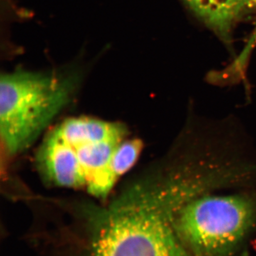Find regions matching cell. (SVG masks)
Returning a JSON list of instances; mask_svg holds the SVG:
<instances>
[{
    "label": "cell",
    "mask_w": 256,
    "mask_h": 256,
    "mask_svg": "<svg viewBox=\"0 0 256 256\" xmlns=\"http://www.w3.org/2000/svg\"><path fill=\"white\" fill-rule=\"evenodd\" d=\"M195 14L224 40H228L245 0H184Z\"/></svg>",
    "instance_id": "obj_6"
},
{
    "label": "cell",
    "mask_w": 256,
    "mask_h": 256,
    "mask_svg": "<svg viewBox=\"0 0 256 256\" xmlns=\"http://www.w3.org/2000/svg\"><path fill=\"white\" fill-rule=\"evenodd\" d=\"M37 165L48 182L58 186H86V180L76 153L52 132L37 153Z\"/></svg>",
    "instance_id": "obj_4"
},
{
    "label": "cell",
    "mask_w": 256,
    "mask_h": 256,
    "mask_svg": "<svg viewBox=\"0 0 256 256\" xmlns=\"http://www.w3.org/2000/svg\"><path fill=\"white\" fill-rule=\"evenodd\" d=\"M174 206L161 188L137 184L88 212L82 256H190L173 226Z\"/></svg>",
    "instance_id": "obj_1"
},
{
    "label": "cell",
    "mask_w": 256,
    "mask_h": 256,
    "mask_svg": "<svg viewBox=\"0 0 256 256\" xmlns=\"http://www.w3.org/2000/svg\"><path fill=\"white\" fill-rule=\"evenodd\" d=\"M256 223V200L247 195L208 196L183 204L173 226L190 256H234Z\"/></svg>",
    "instance_id": "obj_3"
},
{
    "label": "cell",
    "mask_w": 256,
    "mask_h": 256,
    "mask_svg": "<svg viewBox=\"0 0 256 256\" xmlns=\"http://www.w3.org/2000/svg\"><path fill=\"white\" fill-rule=\"evenodd\" d=\"M126 132V128L117 122L79 117L64 121L52 132L69 146H77L102 141L121 142L124 140Z\"/></svg>",
    "instance_id": "obj_5"
},
{
    "label": "cell",
    "mask_w": 256,
    "mask_h": 256,
    "mask_svg": "<svg viewBox=\"0 0 256 256\" xmlns=\"http://www.w3.org/2000/svg\"><path fill=\"white\" fill-rule=\"evenodd\" d=\"M142 149V141L128 140L120 143L114 150L110 162L112 174L118 180L134 166Z\"/></svg>",
    "instance_id": "obj_7"
},
{
    "label": "cell",
    "mask_w": 256,
    "mask_h": 256,
    "mask_svg": "<svg viewBox=\"0 0 256 256\" xmlns=\"http://www.w3.org/2000/svg\"><path fill=\"white\" fill-rule=\"evenodd\" d=\"M75 74L18 70L0 82V134L6 154L16 156L34 142L68 104L76 88Z\"/></svg>",
    "instance_id": "obj_2"
},
{
    "label": "cell",
    "mask_w": 256,
    "mask_h": 256,
    "mask_svg": "<svg viewBox=\"0 0 256 256\" xmlns=\"http://www.w3.org/2000/svg\"><path fill=\"white\" fill-rule=\"evenodd\" d=\"M252 1L256 5V0H252Z\"/></svg>",
    "instance_id": "obj_8"
}]
</instances>
